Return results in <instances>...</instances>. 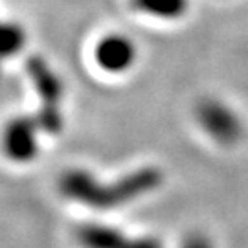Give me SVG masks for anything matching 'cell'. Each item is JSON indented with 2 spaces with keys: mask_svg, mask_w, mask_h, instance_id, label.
<instances>
[{
  "mask_svg": "<svg viewBox=\"0 0 248 248\" xmlns=\"http://www.w3.org/2000/svg\"><path fill=\"white\" fill-rule=\"evenodd\" d=\"M160 184V173L155 169H142L127 178L120 180L116 186H101L96 178L85 171H70L61 180V189L66 197L74 201L90 204L96 208H110L125 204Z\"/></svg>",
  "mask_w": 248,
  "mask_h": 248,
  "instance_id": "obj_1",
  "label": "cell"
},
{
  "mask_svg": "<svg viewBox=\"0 0 248 248\" xmlns=\"http://www.w3.org/2000/svg\"><path fill=\"white\" fill-rule=\"evenodd\" d=\"M195 116L204 134L219 145H233L243 136V122L239 114L221 99H202L197 105Z\"/></svg>",
  "mask_w": 248,
  "mask_h": 248,
  "instance_id": "obj_2",
  "label": "cell"
},
{
  "mask_svg": "<svg viewBox=\"0 0 248 248\" xmlns=\"http://www.w3.org/2000/svg\"><path fill=\"white\" fill-rule=\"evenodd\" d=\"M92 59L103 74L124 76L133 70L138 59V46L125 33L110 31L101 35L92 48Z\"/></svg>",
  "mask_w": 248,
  "mask_h": 248,
  "instance_id": "obj_3",
  "label": "cell"
},
{
  "mask_svg": "<svg viewBox=\"0 0 248 248\" xmlns=\"http://www.w3.org/2000/svg\"><path fill=\"white\" fill-rule=\"evenodd\" d=\"M0 147L4 156L18 166L30 164L39 155V127L37 122L26 116L9 120L2 129Z\"/></svg>",
  "mask_w": 248,
  "mask_h": 248,
  "instance_id": "obj_4",
  "label": "cell"
},
{
  "mask_svg": "<svg viewBox=\"0 0 248 248\" xmlns=\"http://www.w3.org/2000/svg\"><path fill=\"white\" fill-rule=\"evenodd\" d=\"M79 241L87 248H160V243L155 239H133L124 235L122 232L96 224L83 226L79 230Z\"/></svg>",
  "mask_w": 248,
  "mask_h": 248,
  "instance_id": "obj_5",
  "label": "cell"
},
{
  "mask_svg": "<svg viewBox=\"0 0 248 248\" xmlns=\"http://www.w3.org/2000/svg\"><path fill=\"white\" fill-rule=\"evenodd\" d=\"M131 4L138 13L162 22L180 20L189 11V0H131Z\"/></svg>",
  "mask_w": 248,
  "mask_h": 248,
  "instance_id": "obj_6",
  "label": "cell"
},
{
  "mask_svg": "<svg viewBox=\"0 0 248 248\" xmlns=\"http://www.w3.org/2000/svg\"><path fill=\"white\" fill-rule=\"evenodd\" d=\"M24 45V31L15 24H0V57L20 52Z\"/></svg>",
  "mask_w": 248,
  "mask_h": 248,
  "instance_id": "obj_7",
  "label": "cell"
},
{
  "mask_svg": "<svg viewBox=\"0 0 248 248\" xmlns=\"http://www.w3.org/2000/svg\"><path fill=\"white\" fill-rule=\"evenodd\" d=\"M182 248H213V245L212 241L208 239L206 235H202V233H193V235H189L184 241Z\"/></svg>",
  "mask_w": 248,
  "mask_h": 248,
  "instance_id": "obj_8",
  "label": "cell"
}]
</instances>
